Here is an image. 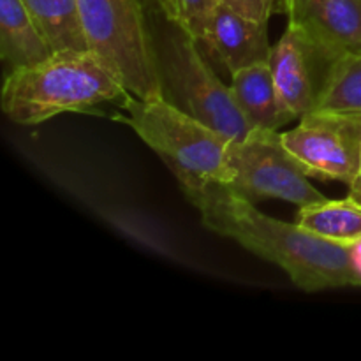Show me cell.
<instances>
[{
    "label": "cell",
    "mask_w": 361,
    "mask_h": 361,
    "mask_svg": "<svg viewBox=\"0 0 361 361\" xmlns=\"http://www.w3.org/2000/svg\"><path fill=\"white\" fill-rule=\"evenodd\" d=\"M182 192L200 212L204 228L277 264L302 291L361 286L358 243L331 242L296 222L268 217L254 207L256 203L221 183L182 189Z\"/></svg>",
    "instance_id": "1"
},
{
    "label": "cell",
    "mask_w": 361,
    "mask_h": 361,
    "mask_svg": "<svg viewBox=\"0 0 361 361\" xmlns=\"http://www.w3.org/2000/svg\"><path fill=\"white\" fill-rule=\"evenodd\" d=\"M120 78L92 51H53L42 62L13 69L2 87V111L18 126H37L62 113L116 101Z\"/></svg>",
    "instance_id": "2"
},
{
    "label": "cell",
    "mask_w": 361,
    "mask_h": 361,
    "mask_svg": "<svg viewBox=\"0 0 361 361\" xmlns=\"http://www.w3.org/2000/svg\"><path fill=\"white\" fill-rule=\"evenodd\" d=\"M123 113L111 118L129 126L178 180L180 189L221 183L233 178L228 164L231 140L183 111L169 99H140L127 92L120 99Z\"/></svg>",
    "instance_id": "3"
},
{
    "label": "cell",
    "mask_w": 361,
    "mask_h": 361,
    "mask_svg": "<svg viewBox=\"0 0 361 361\" xmlns=\"http://www.w3.org/2000/svg\"><path fill=\"white\" fill-rule=\"evenodd\" d=\"M145 0H78L88 51L140 99L164 95L157 42L147 21Z\"/></svg>",
    "instance_id": "4"
},
{
    "label": "cell",
    "mask_w": 361,
    "mask_h": 361,
    "mask_svg": "<svg viewBox=\"0 0 361 361\" xmlns=\"http://www.w3.org/2000/svg\"><path fill=\"white\" fill-rule=\"evenodd\" d=\"M155 42L166 99L231 141L243 140L254 129L240 109L231 85L228 87L217 76L201 51L200 41L169 23Z\"/></svg>",
    "instance_id": "5"
},
{
    "label": "cell",
    "mask_w": 361,
    "mask_h": 361,
    "mask_svg": "<svg viewBox=\"0 0 361 361\" xmlns=\"http://www.w3.org/2000/svg\"><path fill=\"white\" fill-rule=\"evenodd\" d=\"M228 164L233 178L228 189L245 200H284L288 203H319L326 197L310 183V176L282 141V133L254 127L243 140L229 143Z\"/></svg>",
    "instance_id": "6"
},
{
    "label": "cell",
    "mask_w": 361,
    "mask_h": 361,
    "mask_svg": "<svg viewBox=\"0 0 361 361\" xmlns=\"http://www.w3.org/2000/svg\"><path fill=\"white\" fill-rule=\"evenodd\" d=\"M282 141L309 176L345 185L355 182L361 159V120L310 111L295 129L282 133Z\"/></svg>",
    "instance_id": "7"
},
{
    "label": "cell",
    "mask_w": 361,
    "mask_h": 361,
    "mask_svg": "<svg viewBox=\"0 0 361 361\" xmlns=\"http://www.w3.org/2000/svg\"><path fill=\"white\" fill-rule=\"evenodd\" d=\"M331 60L302 27L289 20L288 28L271 49L279 99L289 120L302 118L316 106Z\"/></svg>",
    "instance_id": "8"
},
{
    "label": "cell",
    "mask_w": 361,
    "mask_h": 361,
    "mask_svg": "<svg viewBox=\"0 0 361 361\" xmlns=\"http://www.w3.org/2000/svg\"><path fill=\"white\" fill-rule=\"evenodd\" d=\"M282 11L298 23L334 62L361 53V0H281Z\"/></svg>",
    "instance_id": "9"
},
{
    "label": "cell",
    "mask_w": 361,
    "mask_h": 361,
    "mask_svg": "<svg viewBox=\"0 0 361 361\" xmlns=\"http://www.w3.org/2000/svg\"><path fill=\"white\" fill-rule=\"evenodd\" d=\"M200 44L229 74L254 63L270 62L274 49L268 37V23L243 16L224 4L217 6Z\"/></svg>",
    "instance_id": "10"
},
{
    "label": "cell",
    "mask_w": 361,
    "mask_h": 361,
    "mask_svg": "<svg viewBox=\"0 0 361 361\" xmlns=\"http://www.w3.org/2000/svg\"><path fill=\"white\" fill-rule=\"evenodd\" d=\"M231 90L252 127L279 130L291 122L282 109L270 62L254 63L233 73Z\"/></svg>",
    "instance_id": "11"
},
{
    "label": "cell",
    "mask_w": 361,
    "mask_h": 361,
    "mask_svg": "<svg viewBox=\"0 0 361 361\" xmlns=\"http://www.w3.org/2000/svg\"><path fill=\"white\" fill-rule=\"evenodd\" d=\"M0 55L11 71L53 55L51 44L21 0H0Z\"/></svg>",
    "instance_id": "12"
},
{
    "label": "cell",
    "mask_w": 361,
    "mask_h": 361,
    "mask_svg": "<svg viewBox=\"0 0 361 361\" xmlns=\"http://www.w3.org/2000/svg\"><path fill=\"white\" fill-rule=\"evenodd\" d=\"M296 224L307 231L338 243H361V203L353 197L307 204L298 212Z\"/></svg>",
    "instance_id": "13"
},
{
    "label": "cell",
    "mask_w": 361,
    "mask_h": 361,
    "mask_svg": "<svg viewBox=\"0 0 361 361\" xmlns=\"http://www.w3.org/2000/svg\"><path fill=\"white\" fill-rule=\"evenodd\" d=\"M312 111L361 120V53L342 55L330 63Z\"/></svg>",
    "instance_id": "14"
},
{
    "label": "cell",
    "mask_w": 361,
    "mask_h": 361,
    "mask_svg": "<svg viewBox=\"0 0 361 361\" xmlns=\"http://www.w3.org/2000/svg\"><path fill=\"white\" fill-rule=\"evenodd\" d=\"M53 51H88L78 0H21Z\"/></svg>",
    "instance_id": "15"
},
{
    "label": "cell",
    "mask_w": 361,
    "mask_h": 361,
    "mask_svg": "<svg viewBox=\"0 0 361 361\" xmlns=\"http://www.w3.org/2000/svg\"><path fill=\"white\" fill-rule=\"evenodd\" d=\"M221 0H154V6L168 23L176 25L200 42Z\"/></svg>",
    "instance_id": "16"
},
{
    "label": "cell",
    "mask_w": 361,
    "mask_h": 361,
    "mask_svg": "<svg viewBox=\"0 0 361 361\" xmlns=\"http://www.w3.org/2000/svg\"><path fill=\"white\" fill-rule=\"evenodd\" d=\"M221 4L236 11V13L243 14V16L268 23L271 14L279 11L277 7L281 0H221Z\"/></svg>",
    "instance_id": "17"
},
{
    "label": "cell",
    "mask_w": 361,
    "mask_h": 361,
    "mask_svg": "<svg viewBox=\"0 0 361 361\" xmlns=\"http://www.w3.org/2000/svg\"><path fill=\"white\" fill-rule=\"evenodd\" d=\"M349 197H353L355 201L361 203V159H360V169H358V175H356L355 182L349 185Z\"/></svg>",
    "instance_id": "18"
},
{
    "label": "cell",
    "mask_w": 361,
    "mask_h": 361,
    "mask_svg": "<svg viewBox=\"0 0 361 361\" xmlns=\"http://www.w3.org/2000/svg\"><path fill=\"white\" fill-rule=\"evenodd\" d=\"M145 4H147V6L150 7V6H154V0H145Z\"/></svg>",
    "instance_id": "19"
}]
</instances>
